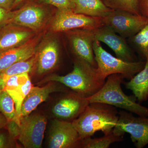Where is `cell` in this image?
<instances>
[{
	"label": "cell",
	"instance_id": "cell-7",
	"mask_svg": "<svg viewBox=\"0 0 148 148\" xmlns=\"http://www.w3.org/2000/svg\"><path fill=\"white\" fill-rule=\"evenodd\" d=\"M47 124L46 118L41 114H30L21 118L16 139L24 148H41Z\"/></svg>",
	"mask_w": 148,
	"mask_h": 148
},
{
	"label": "cell",
	"instance_id": "cell-5",
	"mask_svg": "<svg viewBox=\"0 0 148 148\" xmlns=\"http://www.w3.org/2000/svg\"><path fill=\"white\" fill-rule=\"evenodd\" d=\"M119 118L113 132L123 137L129 133L134 146L143 148L148 145V117L138 116L125 110L119 112Z\"/></svg>",
	"mask_w": 148,
	"mask_h": 148
},
{
	"label": "cell",
	"instance_id": "cell-1",
	"mask_svg": "<svg viewBox=\"0 0 148 148\" xmlns=\"http://www.w3.org/2000/svg\"><path fill=\"white\" fill-rule=\"evenodd\" d=\"M119 118V112L115 107L105 103H92L72 123L82 140L92 137L98 131L104 135L111 133Z\"/></svg>",
	"mask_w": 148,
	"mask_h": 148
},
{
	"label": "cell",
	"instance_id": "cell-2",
	"mask_svg": "<svg viewBox=\"0 0 148 148\" xmlns=\"http://www.w3.org/2000/svg\"><path fill=\"white\" fill-rule=\"evenodd\" d=\"M46 80L59 83L79 95L87 98L100 90L106 79L101 75L97 68L86 61L77 58L71 73L66 75H52Z\"/></svg>",
	"mask_w": 148,
	"mask_h": 148
},
{
	"label": "cell",
	"instance_id": "cell-9",
	"mask_svg": "<svg viewBox=\"0 0 148 148\" xmlns=\"http://www.w3.org/2000/svg\"><path fill=\"white\" fill-rule=\"evenodd\" d=\"M80 140L71 122L56 119L52 123L49 138V147H79Z\"/></svg>",
	"mask_w": 148,
	"mask_h": 148
},
{
	"label": "cell",
	"instance_id": "cell-26",
	"mask_svg": "<svg viewBox=\"0 0 148 148\" xmlns=\"http://www.w3.org/2000/svg\"><path fill=\"white\" fill-rule=\"evenodd\" d=\"M30 79L29 73H27L12 76L6 82L3 90H7L21 86L25 84Z\"/></svg>",
	"mask_w": 148,
	"mask_h": 148
},
{
	"label": "cell",
	"instance_id": "cell-33",
	"mask_svg": "<svg viewBox=\"0 0 148 148\" xmlns=\"http://www.w3.org/2000/svg\"><path fill=\"white\" fill-rule=\"evenodd\" d=\"M23 0H15L13 8L15 7L16 6L18 5V4L20 3Z\"/></svg>",
	"mask_w": 148,
	"mask_h": 148
},
{
	"label": "cell",
	"instance_id": "cell-11",
	"mask_svg": "<svg viewBox=\"0 0 148 148\" xmlns=\"http://www.w3.org/2000/svg\"><path fill=\"white\" fill-rule=\"evenodd\" d=\"M95 41L104 43L110 48L117 58L123 61H135L128 43L125 38L118 34L110 27L104 25L93 29Z\"/></svg>",
	"mask_w": 148,
	"mask_h": 148
},
{
	"label": "cell",
	"instance_id": "cell-18",
	"mask_svg": "<svg viewBox=\"0 0 148 148\" xmlns=\"http://www.w3.org/2000/svg\"><path fill=\"white\" fill-rule=\"evenodd\" d=\"M125 86L132 91L139 103L148 99V56L143 69L136 74L129 81L124 83Z\"/></svg>",
	"mask_w": 148,
	"mask_h": 148
},
{
	"label": "cell",
	"instance_id": "cell-3",
	"mask_svg": "<svg viewBox=\"0 0 148 148\" xmlns=\"http://www.w3.org/2000/svg\"><path fill=\"white\" fill-rule=\"evenodd\" d=\"M124 79L121 74L109 76L100 90L87 98L89 103H105L138 116L148 117V108L138 103L134 95H127L123 92L121 84Z\"/></svg>",
	"mask_w": 148,
	"mask_h": 148
},
{
	"label": "cell",
	"instance_id": "cell-27",
	"mask_svg": "<svg viewBox=\"0 0 148 148\" xmlns=\"http://www.w3.org/2000/svg\"><path fill=\"white\" fill-rule=\"evenodd\" d=\"M43 2L53 5L60 9H73V0H42Z\"/></svg>",
	"mask_w": 148,
	"mask_h": 148
},
{
	"label": "cell",
	"instance_id": "cell-19",
	"mask_svg": "<svg viewBox=\"0 0 148 148\" xmlns=\"http://www.w3.org/2000/svg\"><path fill=\"white\" fill-rule=\"evenodd\" d=\"M75 13L92 17L104 18L113 10L104 4L101 0H73Z\"/></svg>",
	"mask_w": 148,
	"mask_h": 148
},
{
	"label": "cell",
	"instance_id": "cell-8",
	"mask_svg": "<svg viewBox=\"0 0 148 148\" xmlns=\"http://www.w3.org/2000/svg\"><path fill=\"white\" fill-rule=\"evenodd\" d=\"M104 25L103 18L75 13L71 9H57L51 28L56 32H67L75 29H95Z\"/></svg>",
	"mask_w": 148,
	"mask_h": 148
},
{
	"label": "cell",
	"instance_id": "cell-25",
	"mask_svg": "<svg viewBox=\"0 0 148 148\" xmlns=\"http://www.w3.org/2000/svg\"><path fill=\"white\" fill-rule=\"evenodd\" d=\"M105 5L113 10L125 11L140 14L138 0H101Z\"/></svg>",
	"mask_w": 148,
	"mask_h": 148
},
{
	"label": "cell",
	"instance_id": "cell-31",
	"mask_svg": "<svg viewBox=\"0 0 148 148\" xmlns=\"http://www.w3.org/2000/svg\"><path fill=\"white\" fill-rule=\"evenodd\" d=\"M6 137L3 133H0V148H6L7 146Z\"/></svg>",
	"mask_w": 148,
	"mask_h": 148
},
{
	"label": "cell",
	"instance_id": "cell-21",
	"mask_svg": "<svg viewBox=\"0 0 148 148\" xmlns=\"http://www.w3.org/2000/svg\"><path fill=\"white\" fill-rule=\"evenodd\" d=\"M123 137L119 136L113 131L101 138H85L80 141L79 147L83 148H108L112 144L120 142Z\"/></svg>",
	"mask_w": 148,
	"mask_h": 148
},
{
	"label": "cell",
	"instance_id": "cell-22",
	"mask_svg": "<svg viewBox=\"0 0 148 148\" xmlns=\"http://www.w3.org/2000/svg\"><path fill=\"white\" fill-rule=\"evenodd\" d=\"M0 112L4 116L8 122L13 121L18 125L20 124L13 99L4 90H0Z\"/></svg>",
	"mask_w": 148,
	"mask_h": 148
},
{
	"label": "cell",
	"instance_id": "cell-29",
	"mask_svg": "<svg viewBox=\"0 0 148 148\" xmlns=\"http://www.w3.org/2000/svg\"><path fill=\"white\" fill-rule=\"evenodd\" d=\"M140 14L148 18V0H138Z\"/></svg>",
	"mask_w": 148,
	"mask_h": 148
},
{
	"label": "cell",
	"instance_id": "cell-13",
	"mask_svg": "<svg viewBox=\"0 0 148 148\" xmlns=\"http://www.w3.org/2000/svg\"><path fill=\"white\" fill-rule=\"evenodd\" d=\"M46 13L43 6L37 3H29L18 10L14 11L10 24L38 30L44 23Z\"/></svg>",
	"mask_w": 148,
	"mask_h": 148
},
{
	"label": "cell",
	"instance_id": "cell-12",
	"mask_svg": "<svg viewBox=\"0 0 148 148\" xmlns=\"http://www.w3.org/2000/svg\"><path fill=\"white\" fill-rule=\"evenodd\" d=\"M89 103L87 98L73 91L67 93L56 103L52 112L58 118L72 122L79 116Z\"/></svg>",
	"mask_w": 148,
	"mask_h": 148
},
{
	"label": "cell",
	"instance_id": "cell-4",
	"mask_svg": "<svg viewBox=\"0 0 148 148\" xmlns=\"http://www.w3.org/2000/svg\"><path fill=\"white\" fill-rule=\"evenodd\" d=\"M93 49L97 69L106 79L111 75L119 74L129 80L143 69L145 64V61L129 62L114 57L106 51L98 41L93 42Z\"/></svg>",
	"mask_w": 148,
	"mask_h": 148
},
{
	"label": "cell",
	"instance_id": "cell-30",
	"mask_svg": "<svg viewBox=\"0 0 148 148\" xmlns=\"http://www.w3.org/2000/svg\"><path fill=\"white\" fill-rule=\"evenodd\" d=\"M15 0H0V6L8 10L13 8Z\"/></svg>",
	"mask_w": 148,
	"mask_h": 148
},
{
	"label": "cell",
	"instance_id": "cell-23",
	"mask_svg": "<svg viewBox=\"0 0 148 148\" xmlns=\"http://www.w3.org/2000/svg\"><path fill=\"white\" fill-rule=\"evenodd\" d=\"M137 52L145 59L148 56V22L137 34L128 38Z\"/></svg>",
	"mask_w": 148,
	"mask_h": 148
},
{
	"label": "cell",
	"instance_id": "cell-15",
	"mask_svg": "<svg viewBox=\"0 0 148 148\" xmlns=\"http://www.w3.org/2000/svg\"><path fill=\"white\" fill-rule=\"evenodd\" d=\"M60 90L62 89L53 83L42 87L32 86L22 103L20 119L30 115L40 104L47 99L51 93Z\"/></svg>",
	"mask_w": 148,
	"mask_h": 148
},
{
	"label": "cell",
	"instance_id": "cell-32",
	"mask_svg": "<svg viewBox=\"0 0 148 148\" xmlns=\"http://www.w3.org/2000/svg\"><path fill=\"white\" fill-rule=\"evenodd\" d=\"M8 121L4 116L0 112V129L6 127Z\"/></svg>",
	"mask_w": 148,
	"mask_h": 148
},
{
	"label": "cell",
	"instance_id": "cell-14",
	"mask_svg": "<svg viewBox=\"0 0 148 148\" xmlns=\"http://www.w3.org/2000/svg\"><path fill=\"white\" fill-rule=\"evenodd\" d=\"M59 48L54 40H48L40 49L36 57L35 64L39 75L48 73L54 69L59 60Z\"/></svg>",
	"mask_w": 148,
	"mask_h": 148
},
{
	"label": "cell",
	"instance_id": "cell-16",
	"mask_svg": "<svg viewBox=\"0 0 148 148\" xmlns=\"http://www.w3.org/2000/svg\"><path fill=\"white\" fill-rule=\"evenodd\" d=\"M36 52L33 43H25L20 46L0 52V72L7 69L14 64L28 60Z\"/></svg>",
	"mask_w": 148,
	"mask_h": 148
},
{
	"label": "cell",
	"instance_id": "cell-10",
	"mask_svg": "<svg viewBox=\"0 0 148 148\" xmlns=\"http://www.w3.org/2000/svg\"><path fill=\"white\" fill-rule=\"evenodd\" d=\"M72 49L77 58L83 60L97 68L93 49L95 41L93 29H75L67 31Z\"/></svg>",
	"mask_w": 148,
	"mask_h": 148
},
{
	"label": "cell",
	"instance_id": "cell-20",
	"mask_svg": "<svg viewBox=\"0 0 148 148\" xmlns=\"http://www.w3.org/2000/svg\"><path fill=\"white\" fill-rule=\"evenodd\" d=\"M36 61V57L34 56L28 60L15 63L0 72V90L3 89L6 82L10 77L32 71Z\"/></svg>",
	"mask_w": 148,
	"mask_h": 148
},
{
	"label": "cell",
	"instance_id": "cell-17",
	"mask_svg": "<svg viewBox=\"0 0 148 148\" xmlns=\"http://www.w3.org/2000/svg\"><path fill=\"white\" fill-rule=\"evenodd\" d=\"M0 32V52L26 43L32 37L31 31L8 27Z\"/></svg>",
	"mask_w": 148,
	"mask_h": 148
},
{
	"label": "cell",
	"instance_id": "cell-28",
	"mask_svg": "<svg viewBox=\"0 0 148 148\" xmlns=\"http://www.w3.org/2000/svg\"><path fill=\"white\" fill-rule=\"evenodd\" d=\"M14 15V11L8 10L0 6V29L10 24Z\"/></svg>",
	"mask_w": 148,
	"mask_h": 148
},
{
	"label": "cell",
	"instance_id": "cell-6",
	"mask_svg": "<svg viewBox=\"0 0 148 148\" xmlns=\"http://www.w3.org/2000/svg\"><path fill=\"white\" fill-rule=\"evenodd\" d=\"M103 21L104 25L126 39L140 32L148 23V18L125 11L113 10L103 18Z\"/></svg>",
	"mask_w": 148,
	"mask_h": 148
},
{
	"label": "cell",
	"instance_id": "cell-24",
	"mask_svg": "<svg viewBox=\"0 0 148 148\" xmlns=\"http://www.w3.org/2000/svg\"><path fill=\"white\" fill-rule=\"evenodd\" d=\"M32 86H33L30 79L25 84L23 85L6 90L13 99L15 103L16 115L20 121L22 103Z\"/></svg>",
	"mask_w": 148,
	"mask_h": 148
}]
</instances>
